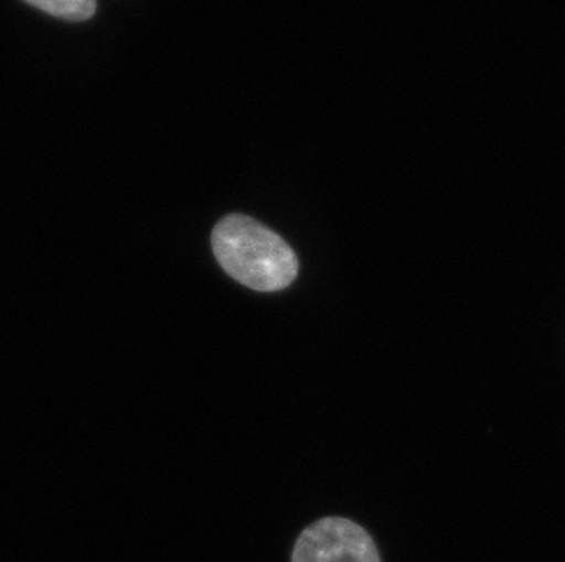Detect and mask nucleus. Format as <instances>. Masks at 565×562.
Returning <instances> with one entry per match:
<instances>
[{"label":"nucleus","instance_id":"f257e3e1","mask_svg":"<svg viewBox=\"0 0 565 562\" xmlns=\"http://www.w3.org/2000/svg\"><path fill=\"white\" fill-rule=\"evenodd\" d=\"M211 244L222 269L253 291H282L299 274L294 249L249 216L230 214L220 219Z\"/></svg>","mask_w":565,"mask_h":562},{"label":"nucleus","instance_id":"f03ea898","mask_svg":"<svg viewBox=\"0 0 565 562\" xmlns=\"http://www.w3.org/2000/svg\"><path fill=\"white\" fill-rule=\"evenodd\" d=\"M291 562H381V559L369 531L352 520L328 517L300 533Z\"/></svg>","mask_w":565,"mask_h":562},{"label":"nucleus","instance_id":"7ed1b4c3","mask_svg":"<svg viewBox=\"0 0 565 562\" xmlns=\"http://www.w3.org/2000/svg\"><path fill=\"white\" fill-rule=\"evenodd\" d=\"M28 4L66 21H86L96 13V0H26Z\"/></svg>","mask_w":565,"mask_h":562}]
</instances>
